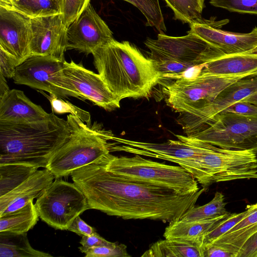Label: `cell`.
Instances as JSON below:
<instances>
[{"mask_svg":"<svg viewBox=\"0 0 257 257\" xmlns=\"http://www.w3.org/2000/svg\"><path fill=\"white\" fill-rule=\"evenodd\" d=\"M48 253L33 248L26 232H0V257H49Z\"/></svg>","mask_w":257,"mask_h":257,"instance_id":"obj_27","label":"cell"},{"mask_svg":"<svg viewBox=\"0 0 257 257\" xmlns=\"http://www.w3.org/2000/svg\"><path fill=\"white\" fill-rule=\"evenodd\" d=\"M41 219L51 227L68 230L74 219L89 209L83 193L73 183L53 181L35 204Z\"/></svg>","mask_w":257,"mask_h":257,"instance_id":"obj_10","label":"cell"},{"mask_svg":"<svg viewBox=\"0 0 257 257\" xmlns=\"http://www.w3.org/2000/svg\"><path fill=\"white\" fill-rule=\"evenodd\" d=\"M174 12L176 20L190 25L207 23L202 17L204 0H164Z\"/></svg>","mask_w":257,"mask_h":257,"instance_id":"obj_29","label":"cell"},{"mask_svg":"<svg viewBox=\"0 0 257 257\" xmlns=\"http://www.w3.org/2000/svg\"><path fill=\"white\" fill-rule=\"evenodd\" d=\"M54 178L48 169L38 170L13 190L0 196V215L20 209L39 197Z\"/></svg>","mask_w":257,"mask_h":257,"instance_id":"obj_19","label":"cell"},{"mask_svg":"<svg viewBox=\"0 0 257 257\" xmlns=\"http://www.w3.org/2000/svg\"><path fill=\"white\" fill-rule=\"evenodd\" d=\"M8 1H9V0H8ZM0 2H1V1H0ZM4 2H5V1H4Z\"/></svg>","mask_w":257,"mask_h":257,"instance_id":"obj_46","label":"cell"},{"mask_svg":"<svg viewBox=\"0 0 257 257\" xmlns=\"http://www.w3.org/2000/svg\"><path fill=\"white\" fill-rule=\"evenodd\" d=\"M70 133L67 120L53 112L39 121L0 122V164H24L46 168Z\"/></svg>","mask_w":257,"mask_h":257,"instance_id":"obj_3","label":"cell"},{"mask_svg":"<svg viewBox=\"0 0 257 257\" xmlns=\"http://www.w3.org/2000/svg\"><path fill=\"white\" fill-rule=\"evenodd\" d=\"M226 204L224 195L221 192H216L209 202L202 206H194L187 210L180 220H204L228 215L230 213L226 210Z\"/></svg>","mask_w":257,"mask_h":257,"instance_id":"obj_30","label":"cell"},{"mask_svg":"<svg viewBox=\"0 0 257 257\" xmlns=\"http://www.w3.org/2000/svg\"><path fill=\"white\" fill-rule=\"evenodd\" d=\"M67 50L74 49L86 55L115 39L105 22L89 3L67 30Z\"/></svg>","mask_w":257,"mask_h":257,"instance_id":"obj_14","label":"cell"},{"mask_svg":"<svg viewBox=\"0 0 257 257\" xmlns=\"http://www.w3.org/2000/svg\"><path fill=\"white\" fill-rule=\"evenodd\" d=\"M39 217L31 201L20 209L0 215V232H27L35 225Z\"/></svg>","mask_w":257,"mask_h":257,"instance_id":"obj_25","label":"cell"},{"mask_svg":"<svg viewBox=\"0 0 257 257\" xmlns=\"http://www.w3.org/2000/svg\"><path fill=\"white\" fill-rule=\"evenodd\" d=\"M257 92V76L241 79L224 88L208 106L191 114L181 113L178 122L187 136L194 134L230 105Z\"/></svg>","mask_w":257,"mask_h":257,"instance_id":"obj_13","label":"cell"},{"mask_svg":"<svg viewBox=\"0 0 257 257\" xmlns=\"http://www.w3.org/2000/svg\"><path fill=\"white\" fill-rule=\"evenodd\" d=\"M142 257H204L200 239H165L156 242Z\"/></svg>","mask_w":257,"mask_h":257,"instance_id":"obj_22","label":"cell"},{"mask_svg":"<svg viewBox=\"0 0 257 257\" xmlns=\"http://www.w3.org/2000/svg\"><path fill=\"white\" fill-rule=\"evenodd\" d=\"M117 243L108 241L96 233L91 235H82L80 241L81 246L79 247V249L80 251L83 252L85 250L91 247L100 246H113Z\"/></svg>","mask_w":257,"mask_h":257,"instance_id":"obj_38","label":"cell"},{"mask_svg":"<svg viewBox=\"0 0 257 257\" xmlns=\"http://www.w3.org/2000/svg\"><path fill=\"white\" fill-rule=\"evenodd\" d=\"M250 76H254L206 75L180 78L165 85L163 93L166 104L176 112L191 114L209 105L228 86Z\"/></svg>","mask_w":257,"mask_h":257,"instance_id":"obj_7","label":"cell"},{"mask_svg":"<svg viewBox=\"0 0 257 257\" xmlns=\"http://www.w3.org/2000/svg\"><path fill=\"white\" fill-rule=\"evenodd\" d=\"M47 113L20 90L10 89L0 97V122H23L47 118Z\"/></svg>","mask_w":257,"mask_h":257,"instance_id":"obj_20","label":"cell"},{"mask_svg":"<svg viewBox=\"0 0 257 257\" xmlns=\"http://www.w3.org/2000/svg\"><path fill=\"white\" fill-rule=\"evenodd\" d=\"M188 138L218 147L257 153V115L221 112Z\"/></svg>","mask_w":257,"mask_h":257,"instance_id":"obj_8","label":"cell"},{"mask_svg":"<svg viewBox=\"0 0 257 257\" xmlns=\"http://www.w3.org/2000/svg\"><path fill=\"white\" fill-rule=\"evenodd\" d=\"M221 112H229L244 115H257V106L240 101L230 105Z\"/></svg>","mask_w":257,"mask_h":257,"instance_id":"obj_40","label":"cell"},{"mask_svg":"<svg viewBox=\"0 0 257 257\" xmlns=\"http://www.w3.org/2000/svg\"><path fill=\"white\" fill-rule=\"evenodd\" d=\"M178 140L163 143L139 142L113 136L111 151L150 157L172 162L181 166L184 163L213 150L216 146L191 139L186 136L175 135Z\"/></svg>","mask_w":257,"mask_h":257,"instance_id":"obj_12","label":"cell"},{"mask_svg":"<svg viewBox=\"0 0 257 257\" xmlns=\"http://www.w3.org/2000/svg\"><path fill=\"white\" fill-rule=\"evenodd\" d=\"M65 76L83 100L107 111L120 107V101L111 92L98 74L84 67L81 63L72 60L64 62Z\"/></svg>","mask_w":257,"mask_h":257,"instance_id":"obj_16","label":"cell"},{"mask_svg":"<svg viewBox=\"0 0 257 257\" xmlns=\"http://www.w3.org/2000/svg\"><path fill=\"white\" fill-rule=\"evenodd\" d=\"M8 1V0H0L1 2H4V1Z\"/></svg>","mask_w":257,"mask_h":257,"instance_id":"obj_45","label":"cell"},{"mask_svg":"<svg viewBox=\"0 0 257 257\" xmlns=\"http://www.w3.org/2000/svg\"><path fill=\"white\" fill-rule=\"evenodd\" d=\"M184 169L206 191L214 183L257 179V155L251 151L216 147L188 161Z\"/></svg>","mask_w":257,"mask_h":257,"instance_id":"obj_6","label":"cell"},{"mask_svg":"<svg viewBox=\"0 0 257 257\" xmlns=\"http://www.w3.org/2000/svg\"><path fill=\"white\" fill-rule=\"evenodd\" d=\"M71 133L68 140L50 158L46 168L57 179L91 164L110 153L114 136L97 122H85L72 114L67 116Z\"/></svg>","mask_w":257,"mask_h":257,"instance_id":"obj_4","label":"cell"},{"mask_svg":"<svg viewBox=\"0 0 257 257\" xmlns=\"http://www.w3.org/2000/svg\"><path fill=\"white\" fill-rule=\"evenodd\" d=\"M31 55L51 56L64 60L67 29L61 14L31 19Z\"/></svg>","mask_w":257,"mask_h":257,"instance_id":"obj_15","label":"cell"},{"mask_svg":"<svg viewBox=\"0 0 257 257\" xmlns=\"http://www.w3.org/2000/svg\"><path fill=\"white\" fill-rule=\"evenodd\" d=\"M246 208L248 212L244 217L212 243L229 248L238 254L245 241L257 231V203L247 205Z\"/></svg>","mask_w":257,"mask_h":257,"instance_id":"obj_23","label":"cell"},{"mask_svg":"<svg viewBox=\"0 0 257 257\" xmlns=\"http://www.w3.org/2000/svg\"><path fill=\"white\" fill-rule=\"evenodd\" d=\"M209 3L229 12L257 15V0H211Z\"/></svg>","mask_w":257,"mask_h":257,"instance_id":"obj_34","label":"cell"},{"mask_svg":"<svg viewBox=\"0 0 257 257\" xmlns=\"http://www.w3.org/2000/svg\"><path fill=\"white\" fill-rule=\"evenodd\" d=\"M20 64L13 55L0 48V74L6 78H13L16 69Z\"/></svg>","mask_w":257,"mask_h":257,"instance_id":"obj_37","label":"cell"},{"mask_svg":"<svg viewBox=\"0 0 257 257\" xmlns=\"http://www.w3.org/2000/svg\"><path fill=\"white\" fill-rule=\"evenodd\" d=\"M248 209L241 213L228 214L225 218L217 221L210 229L200 239L203 249L212 243L225 234L246 215Z\"/></svg>","mask_w":257,"mask_h":257,"instance_id":"obj_32","label":"cell"},{"mask_svg":"<svg viewBox=\"0 0 257 257\" xmlns=\"http://www.w3.org/2000/svg\"><path fill=\"white\" fill-rule=\"evenodd\" d=\"M237 257H257V231L242 245L238 252Z\"/></svg>","mask_w":257,"mask_h":257,"instance_id":"obj_41","label":"cell"},{"mask_svg":"<svg viewBox=\"0 0 257 257\" xmlns=\"http://www.w3.org/2000/svg\"><path fill=\"white\" fill-rule=\"evenodd\" d=\"M38 168L27 164H0V196L17 187L38 170Z\"/></svg>","mask_w":257,"mask_h":257,"instance_id":"obj_28","label":"cell"},{"mask_svg":"<svg viewBox=\"0 0 257 257\" xmlns=\"http://www.w3.org/2000/svg\"><path fill=\"white\" fill-rule=\"evenodd\" d=\"M31 18L0 7V48L21 64L31 56Z\"/></svg>","mask_w":257,"mask_h":257,"instance_id":"obj_17","label":"cell"},{"mask_svg":"<svg viewBox=\"0 0 257 257\" xmlns=\"http://www.w3.org/2000/svg\"><path fill=\"white\" fill-rule=\"evenodd\" d=\"M204 257H237V253L223 246L212 243L203 248Z\"/></svg>","mask_w":257,"mask_h":257,"instance_id":"obj_39","label":"cell"},{"mask_svg":"<svg viewBox=\"0 0 257 257\" xmlns=\"http://www.w3.org/2000/svg\"><path fill=\"white\" fill-rule=\"evenodd\" d=\"M0 7L31 19L61 14V0H9L0 2Z\"/></svg>","mask_w":257,"mask_h":257,"instance_id":"obj_26","label":"cell"},{"mask_svg":"<svg viewBox=\"0 0 257 257\" xmlns=\"http://www.w3.org/2000/svg\"><path fill=\"white\" fill-rule=\"evenodd\" d=\"M257 75V47L224 55L203 65L199 75Z\"/></svg>","mask_w":257,"mask_h":257,"instance_id":"obj_21","label":"cell"},{"mask_svg":"<svg viewBox=\"0 0 257 257\" xmlns=\"http://www.w3.org/2000/svg\"><path fill=\"white\" fill-rule=\"evenodd\" d=\"M138 8L147 20L146 25L155 27L161 34L167 31L159 0H123Z\"/></svg>","mask_w":257,"mask_h":257,"instance_id":"obj_31","label":"cell"},{"mask_svg":"<svg viewBox=\"0 0 257 257\" xmlns=\"http://www.w3.org/2000/svg\"><path fill=\"white\" fill-rule=\"evenodd\" d=\"M64 61L51 56L31 55L17 67L14 82L59 98L83 100L64 74Z\"/></svg>","mask_w":257,"mask_h":257,"instance_id":"obj_11","label":"cell"},{"mask_svg":"<svg viewBox=\"0 0 257 257\" xmlns=\"http://www.w3.org/2000/svg\"><path fill=\"white\" fill-rule=\"evenodd\" d=\"M208 23L190 25L188 33L195 34L220 50L224 55L247 51L257 47V27L247 33L220 29L217 24Z\"/></svg>","mask_w":257,"mask_h":257,"instance_id":"obj_18","label":"cell"},{"mask_svg":"<svg viewBox=\"0 0 257 257\" xmlns=\"http://www.w3.org/2000/svg\"><path fill=\"white\" fill-rule=\"evenodd\" d=\"M10 90L6 78L0 74V97Z\"/></svg>","mask_w":257,"mask_h":257,"instance_id":"obj_43","label":"cell"},{"mask_svg":"<svg viewBox=\"0 0 257 257\" xmlns=\"http://www.w3.org/2000/svg\"><path fill=\"white\" fill-rule=\"evenodd\" d=\"M228 215L204 220L183 221L179 219L174 221L170 222L166 227L163 236L166 239L184 238L200 240L201 238L217 221Z\"/></svg>","mask_w":257,"mask_h":257,"instance_id":"obj_24","label":"cell"},{"mask_svg":"<svg viewBox=\"0 0 257 257\" xmlns=\"http://www.w3.org/2000/svg\"><path fill=\"white\" fill-rule=\"evenodd\" d=\"M68 230L81 236L91 235L97 233L96 229L87 224L79 215L74 219Z\"/></svg>","mask_w":257,"mask_h":257,"instance_id":"obj_42","label":"cell"},{"mask_svg":"<svg viewBox=\"0 0 257 257\" xmlns=\"http://www.w3.org/2000/svg\"><path fill=\"white\" fill-rule=\"evenodd\" d=\"M63 22L67 29L90 3V0H61Z\"/></svg>","mask_w":257,"mask_h":257,"instance_id":"obj_35","label":"cell"},{"mask_svg":"<svg viewBox=\"0 0 257 257\" xmlns=\"http://www.w3.org/2000/svg\"><path fill=\"white\" fill-rule=\"evenodd\" d=\"M92 54L98 74L119 101L129 97H148L161 81L151 59L127 41L114 40Z\"/></svg>","mask_w":257,"mask_h":257,"instance_id":"obj_2","label":"cell"},{"mask_svg":"<svg viewBox=\"0 0 257 257\" xmlns=\"http://www.w3.org/2000/svg\"><path fill=\"white\" fill-rule=\"evenodd\" d=\"M101 158L74 170L70 175L85 196L89 209L108 215L170 223L179 220L205 191L202 188L193 193L181 194L124 177L108 171Z\"/></svg>","mask_w":257,"mask_h":257,"instance_id":"obj_1","label":"cell"},{"mask_svg":"<svg viewBox=\"0 0 257 257\" xmlns=\"http://www.w3.org/2000/svg\"><path fill=\"white\" fill-rule=\"evenodd\" d=\"M83 253L86 257H129L127 247L124 244L113 246H100L88 248Z\"/></svg>","mask_w":257,"mask_h":257,"instance_id":"obj_36","label":"cell"},{"mask_svg":"<svg viewBox=\"0 0 257 257\" xmlns=\"http://www.w3.org/2000/svg\"><path fill=\"white\" fill-rule=\"evenodd\" d=\"M105 168L115 174L152 184L187 194L200 189L197 181L180 166H172L143 158L114 156L110 153L101 158Z\"/></svg>","mask_w":257,"mask_h":257,"instance_id":"obj_5","label":"cell"},{"mask_svg":"<svg viewBox=\"0 0 257 257\" xmlns=\"http://www.w3.org/2000/svg\"><path fill=\"white\" fill-rule=\"evenodd\" d=\"M145 44L150 50V58L154 65L176 63L191 68L224 55L199 36L190 33L181 37L160 33L157 39L148 38Z\"/></svg>","mask_w":257,"mask_h":257,"instance_id":"obj_9","label":"cell"},{"mask_svg":"<svg viewBox=\"0 0 257 257\" xmlns=\"http://www.w3.org/2000/svg\"><path fill=\"white\" fill-rule=\"evenodd\" d=\"M40 92L42 93L49 100L54 113L57 114L69 113L77 116L84 122H88L91 121V116L88 111L84 110L55 95L50 94V95H47L41 90Z\"/></svg>","mask_w":257,"mask_h":257,"instance_id":"obj_33","label":"cell"},{"mask_svg":"<svg viewBox=\"0 0 257 257\" xmlns=\"http://www.w3.org/2000/svg\"><path fill=\"white\" fill-rule=\"evenodd\" d=\"M240 101L248 102L257 106V92L241 100Z\"/></svg>","mask_w":257,"mask_h":257,"instance_id":"obj_44","label":"cell"}]
</instances>
